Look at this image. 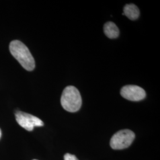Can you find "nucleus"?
Segmentation results:
<instances>
[{
    "instance_id": "nucleus-6",
    "label": "nucleus",
    "mask_w": 160,
    "mask_h": 160,
    "mask_svg": "<svg viewBox=\"0 0 160 160\" xmlns=\"http://www.w3.org/2000/svg\"><path fill=\"white\" fill-rule=\"evenodd\" d=\"M103 30L104 34L110 39H115L119 35V30L118 28L112 22L105 23Z\"/></svg>"
},
{
    "instance_id": "nucleus-9",
    "label": "nucleus",
    "mask_w": 160,
    "mask_h": 160,
    "mask_svg": "<svg viewBox=\"0 0 160 160\" xmlns=\"http://www.w3.org/2000/svg\"><path fill=\"white\" fill-rule=\"evenodd\" d=\"M1 137V129H0V138Z\"/></svg>"
},
{
    "instance_id": "nucleus-2",
    "label": "nucleus",
    "mask_w": 160,
    "mask_h": 160,
    "mask_svg": "<svg viewBox=\"0 0 160 160\" xmlns=\"http://www.w3.org/2000/svg\"><path fill=\"white\" fill-rule=\"evenodd\" d=\"M61 103L63 109L69 112H76L82 105V98L79 90L74 86H69L63 90Z\"/></svg>"
},
{
    "instance_id": "nucleus-8",
    "label": "nucleus",
    "mask_w": 160,
    "mask_h": 160,
    "mask_svg": "<svg viewBox=\"0 0 160 160\" xmlns=\"http://www.w3.org/2000/svg\"><path fill=\"white\" fill-rule=\"evenodd\" d=\"M64 160H79L74 155L71 154H65L64 155Z\"/></svg>"
},
{
    "instance_id": "nucleus-7",
    "label": "nucleus",
    "mask_w": 160,
    "mask_h": 160,
    "mask_svg": "<svg viewBox=\"0 0 160 160\" xmlns=\"http://www.w3.org/2000/svg\"><path fill=\"white\" fill-rule=\"evenodd\" d=\"M139 10L133 4H126L123 8V14L131 20H135L139 16Z\"/></svg>"
},
{
    "instance_id": "nucleus-10",
    "label": "nucleus",
    "mask_w": 160,
    "mask_h": 160,
    "mask_svg": "<svg viewBox=\"0 0 160 160\" xmlns=\"http://www.w3.org/2000/svg\"></svg>"
},
{
    "instance_id": "nucleus-3",
    "label": "nucleus",
    "mask_w": 160,
    "mask_h": 160,
    "mask_svg": "<svg viewBox=\"0 0 160 160\" xmlns=\"http://www.w3.org/2000/svg\"><path fill=\"white\" fill-rule=\"evenodd\" d=\"M135 138L133 132L129 129L120 130L112 137L110 147L113 149H123L129 147Z\"/></svg>"
},
{
    "instance_id": "nucleus-1",
    "label": "nucleus",
    "mask_w": 160,
    "mask_h": 160,
    "mask_svg": "<svg viewBox=\"0 0 160 160\" xmlns=\"http://www.w3.org/2000/svg\"><path fill=\"white\" fill-rule=\"evenodd\" d=\"M10 51L12 55L24 68L27 71H33L35 68L34 58L28 48L20 40H12L10 43Z\"/></svg>"
},
{
    "instance_id": "nucleus-5",
    "label": "nucleus",
    "mask_w": 160,
    "mask_h": 160,
    "mask_svg": "<svg viewBox=\"0 0 160 160\" xmlns=\"http://www.w3.org/2000/svg\"><path fill=\"white\" fill-rule=\"evenodd\" d=\"M120 94L124 98L133 102L142 100L146 97V92L143 88L135 85L123 87L120 90Z\"/></svg>"
},
{
    "instance_id": "nucleus-4",
    "label": "nucleus",
    "mask_w": 160,
    "mask_h": 160,
    "mask_svg": "<svg viewBox=\"0 0 160 160\" xmlns=\"http://www.w3.org/2000/svg\"><path fill=\"white\" fill-rule=\"evenodd\" d=\"M16 119L20 126L28 131H32L34 127H41L44 125L43 121L33 115L17 111L15 113Z\"/></svg>"
}]
</instances>
